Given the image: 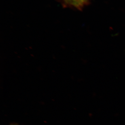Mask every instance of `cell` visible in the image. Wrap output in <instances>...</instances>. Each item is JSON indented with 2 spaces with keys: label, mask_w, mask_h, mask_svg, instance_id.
I'll return each mask as SVG.
<instances>
[{
  "label": "cell",
  "mask_w": 125,
  "mask_h": 125,
  "mask_svg": "<svg viewBox=\"0 0 125 125\" xmlns=\"http://www.w3.org/2000/svg\"><path fill=\"white\" fill-rule=\"evenodd\" d=\"M69 0H64L65 2H66V4H68V2H69Z\"/></svg>",
  "instance_id": "2"
},
{
  "label": "cell",
  "mask_w": 125,
  "mask_h": 125,
  "mask_svg": "<svg viewBox=\"0 0 125 125\" xmlns=\"http://www.w3.org/2000/svg\"><path fill=\"white\" fill-rule=\"evenodd\" d=\"M17 125V124H11V125Z\"/></svg>",
  "instance_id": "3"
},
{
  "label": "cell",
  "mask_w": 125,
  "mask_h": 125,
  "mask_svg": "<svg viewBox=\"0 0 125 125\" xmlns=\"http://www.w3.org/2000/svg\"><path fill=\"white\" fill-rule=\"evenodd\" d=\"M89 0H69L67 4L77 8L81 9L86 4Z\"/></svg>",
  "instance_id": "1"
}]
</instances>
